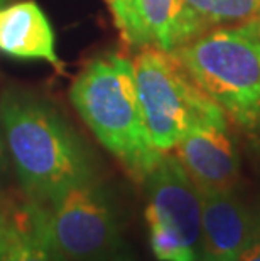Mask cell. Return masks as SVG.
<instances>
[{
    "label": "cell",
    "instance_id": "6da1fadb",
    "mask_svg": "<svg viewBox=\"0 0 260 261\" xmlns=\"http://www.w3.org/2000/svg\"><path fill=\"white\" fill-rule=\"evenodd\" d=\"M0 121L27 201L46 205L76 182L93 177L80 137L46 99L7 90L0 98Z\"/></svg>",
    "mask_w": 260,
    "mask_h": 261
},
{
    "label": "cell",
    "instance_id": "7a4b0ae2",
    "mask_svg": "<svg viewBox=\"0 0 260 261\" xmlns=\"http://www.w3.org/2000/svg\"><path fill=\"white\" fill-rule=\"evenodd\" d=\"M69 99L98 142L135 180H146L164 153L146 126L134 61L119 53L93 58L75 77Z\"/></svg>",
    "mask_w": 260,
    "mask_h": 261
},
{
    "label": "cell",
    "instance_id": "3957f363",
    "mask_svg": "<svg viewBox=\"0 0 260 261\" xmlns=\"http://www.w3.org/2000/svg\"><path fill=\"white\" fill-rule=\"evenodd\" d=\"M173 54L198 88L242 128L260 120V20L218 27Z\"/></svg>",
    "mask_w": 260,
    "mask_h": 261
},
{
    "label": "cell",
    "instance_id": "277c9868",
    "mask_svg": "<svg viewBox=\"0 0 260 261\" xmlns=\"http://www.w3.org/2000/svg\"><path fill=\"white\" fill-rule=\"evenodd\" d=\"M134 69L144 120L159 152L174 150L195 126L226 125V113L198 88L173 53L142 47Z\"/></svg>",
    "mask_w": 260,
    "mask_h": 261
},
{
    "label": "cell",
    "instance_id": "5b68a950",
    "mask_svg": "<svg viewBox=\"0 0 260 261\" xmlns=\"http://www.w3.org/2000/svg\"><path fill=\"white\" fill-rule=\"evenodd\" d=\"M149 244L159 261H198L203 231V196L176 155L169 152L144 180Z\"/></svg>",
    "mask_w": 260,
    "mask_h": 261
},
{
    "label": "cell",
    "instance_id": "8992f818",
    "mask_svg": "<svg viewBox=\"0 0 260 261\" xmlns=\"http://www.w3.org/2000/svg\"><path fill=\"white\" fill-rule=\"evenodd\" d=\"M42 209L49 234L68 261H102L122 248L119 216L95 177L76 182Z\"/></svg>",
    "mask_w": 260,
    "mask_h": 261
},
{
    "label": "cell",
    "instance_id": "52a82bcc",
    "mask_svg": "<svg viewBox=\"0 0 260 261\" xmlns=\"http://www.w3.org/2000/svg\"><path fill=\"white\" fill-rule=\"evenodd\" d=\"M176 157L201 196L233 192L240 180V155L228 125L195 126L176 147Z\"/></svg>",
    "mask_w": 260,
    "mask_h": 261
},
{
    "label": "cell",
    "instance_id": "ba28073f",
    "mask_svg": "<svg viewBox=\"0 0 260 261\" xmlns=\"http://www.w3.org/2000/svg\"><path fill=\"white\" fill-rule=\"evenodd\" d=\"M258 231L255 218L233 192L203 196V231L198 261H237Z\"/></svg>",
    "mask_w": 260,
    "mask_h": 261
},
{
    "label": "cell",
    "instance_id": "9c48e42d",
    "mask_svg": "<svg viewBox=\"0 0 260 261\" xmlns=\"http://www.w3.org/2000/svg\"><path fill=\"white\" fill-rule=\"evenodd\" d=\"M0 54L20 61H44L61 69L56 36L42 9L24 0L0 7Z\"/></svg>",
    "mask_w": 260,
    "mask_h": 261
},
{
    "label": "cell",
    "instance_id": "30bf717a",
    "mask_svg": "<svg viewBox=\"0 0 260 261\" xmlns=\"http://www.w3.org/2000/svg\"><path fill=\"white\" fill-rule=\"evenodd\" d=\"M7 218L4 261H68L49 234L42 205L27 201Z\"/></svg>",
    "mask_w": 260,
    "mask_h": 261
},
{
    "label": "cell",
    "instance_id": "8fae6325",
    "mask_svg": "<svg viewBox=\"0 0 260 261\" xmlns=\"http://www.w3.org/2000/svg\"><path fill=\"white\" fill-rule=\"evenodd\" d=\"M140 15L152 46L173 53L201 34L186 0H139Z\"/></svg>",
    "mask_w": 260,
    "mask_h": 261
},
{
    "label": "cell",
    "instance_id": "7c38bea8",
    "mask_svg": "<svg viewBox=\"0 0 260 261\" xmlns=\"http://www.w3.org/2000/svg\"><path fill=\"white\" fill-rule=\"evenodd\" d=\"M201 34L211 27L240 25L260 17V0H186Z\"/></svg>",
    "mask_w": 260,
    "mask_h": 261
},
{
    "label": "cell",
    "instance_id": "4fadbf2b",
    "mask_svg": "<svg viewBox=\"0 0 260 261\" xmlns=\"http://www.w3.org/2000/svg\"><path fill=\"white\" fill-rule=\"evenodd\" d=\"M105 2L112 10L115 25L122 39L130 47L142 49L152 46L151 36L140 15L139 0H105Z\"/></svg>",
    "mask_w": 260,
    "mask_h": 261
},
{
    "label": "cell",
    "instance_id": "5bb4252c",
    "mask_svg": "<svg viewBox=\"0 0 260 261\" xmlns=\"http://www.w3.org/2000/svg\"><path fill=\"white\" fill-rule=\"evenodd\" d=\"M237 261H260V231Z\"/></svg>",
    "mask_w": 260,
    "mask_h": 261
},
{
    "label": "cell",
    "instance_id": "9a60e30c",
    "mask_svg": "<svg viewBox=\"0 0 260 261\" xmlns=\"http://www.w3.org/2000/svg\"><path fill=\"white\" fill-rule=\"evenodd\" d=\"M7 170H9V153H7V147H5L2 121H0V186H2L5 175H7Z\"/></svg>",
    "mask_w": 260,
    "mask_h": 261
},
{
    "label": "cell",
    "instance_id": "2e32d148",
    "mask_svg": "<svg viewBox=\"0 0 260 261\" xmlns=\"http://www.w3.org/2000/svg\"><path fill=\"white\" fill-rule=\"evenodd\" d=\"M7 251V218L0 214V261H4Z\"/></svg>",
    "mask_w": 260,
    "mask_h": 261
},
{
    "label": "cell",
    "instance_id": "e0dca14e",
    "mask_svg": "<svg viewBox=\"0 0 260 261\" xmlns=\"http://www.w3.org/2000/svg\"><path fill=\"white\" fill-rule=\"evenodd\" d=\"M102 261H134V259H132L130 254H127V253L122 251V248H120L119 251L112 253L110 256H107V258L102 259Z\"/></svg>",
    "mask_w": 260,
    "mask_h": 261
},
{
    "label": "cell",
    "instance_id": "ac0fdd59",
    "mask_svg": "<svg viewBox=\"0 0 260 261\" xmlns=\"http://www.w3.org/2000/svg\"><path fill=\"white\" fill-rule=\"evenodd\" d=\"M257 132V140H258V147H260V120H258V123L255 125V128H253Z\"/></svg>",
    "mask_w": 260,
    "mask_h": 261
},
{
    "label": "cell",
    "instance_id": "d6986e66",
    "mask_svg": "<svg viewBox=\"0 0 260 261\" xmlns=\"http://www.w3.org/2000/svg\"><path fill=\"white\" fill-rule=\"evenodd\" d=\"M5 2H7V0H0V7H4Z\"/></svg>",
    "mask_w": 260,
    "mask_h": 261
},
{
    "label": "cell",
    "instance_id": "ffe728a7",
    "mask_svg": "<svg viewBox=\"0 0 260 261\" xmlns=\"http://www.w3.org/2000/svg\"><path fill=\"white\" fill-rule=\"evenodd\" d=\"M257 19H258V20H260V17H257Z\"/></svg>",
    "mask_w": 260,
    "mask_h": 261
}]
</instances>
